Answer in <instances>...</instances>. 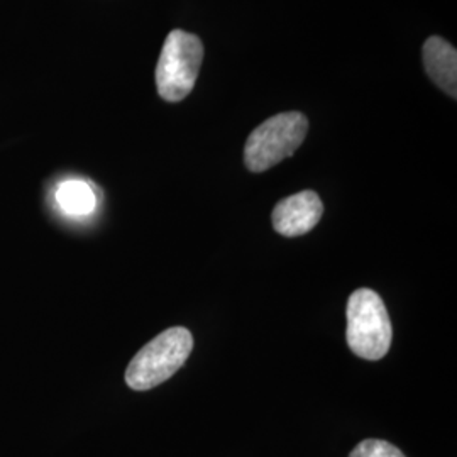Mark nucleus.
Returning a JSON list of instances; mask_svg holds the SVG:
<instances>
[{"mask_svg":"<svg viewBox=\"0 0 457 457\" xmlns=\"http://www.w3.org/2000/svg\"><path fill=\"white\" fill-rule=\"evenodd\" d=\"M194 351V336L185 327H171L139 349L126 370V385L147 392L175 375Z\"/></svg>","mask_w":457,"mask_h":457,"instance_id":"f257e3e1","label":"nucleus"},{"mask_svg":"<svg viewBox=\"0 0 457 457\" xmlns=\"http://www.w3.org/2000/svg\"><path fill=\"white\" fill-rule=\"evenodd\" d=\"M345 317V339L358 358L378 361L388 354L393 339L392 320L375 290L360 288L351 295Z\"/></svg>","mask_w":457,"mask_h":457,"instance_id":"f03ea898","label":"nucleus"},{"mask_svg":"<svg viewBox=\"0 0 457 457\" xmlns=\"http://www.w3.org/2000/svg\"><path fill=\"white\" fill-rule=\"evenodd\" d=\"M309 132V119L302 112L273 115L249 134L245 146V168L262 173L294 156Z\"/></svg>","mask_w":457,"mask_h":457,"instance_id":"7ed1b4c3","label":"nucleus"},{"mask_svg":"<svg viewBox=\"0 0 457 457\" xmlns=\"http://www.w3.org/2000/svg\"><path fill=\"white\" fill-rule=\"evenodd\" d=\"M204 45L195 34L175 29L166 36L156 66V88L166 102H180L195 87Z\"/></svg>","mask_w":457,"mask_h":457,"instance_id":"20e7f679","label":"nucleus"},{"mask_svg":"<svg viewBox=\"0 0 457 457\" xmlns=\"http://www.w3.org/2000/svg\"><path fill=\"white\" fill-rule=\"evenodd\" d=\"M324 215V204L313 190H303L278 202L271 222L278 234L298 237L315 228Z\"/></svg>","mask_w":457,"mask_h":457,"instance_id":"39448f33","label":"nucleus"},{"mask_svg":"<svg viewBox=\"0 0 457 457\" xmlns=\"http://www.w3.org/2000/svg\"><path fill=\"white\" fill-rule=\"evenodd\" d=\"M427 75L449 97H457V51L439 36H430L422 48Z\"/></svg>","mask_w":457,"mask_h":457,"instance_id":"423d86ee","label":"nucleus"},{"mask_svg":"<svg viewBox=\"0 0 457 457\" xmlns=\"http://www.w3.org/2000/svg\"><path fill=\"white\" fill-rule=\"evenodd\" d=\"M58 205L70 215L83 217L96 211L97 200L94 190L80 180H70L62 183L56 190Z\"/></svg>","mask_w":457,"mask_h":457,"instance_id":"0eeeda50","label":"nucleus"},{"mask_svg":"<svg viewBox=\"0 0 457 457\" xmlns=\"http://www.w3.org/2000/svg\"><path fill=\"white\" fill-rule=\"evenodd\" d=\"M349 457H407L396 445L381 439H364L361 441Z\"/></svg>","mask_w":457,"mask_h":457,"instance_id":"6e6552de","label":"nucleus"}]
</instances>
